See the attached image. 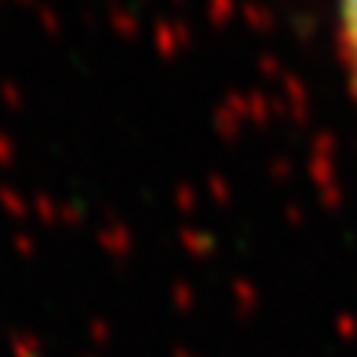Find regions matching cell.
<instances>
[{
  "instance_id": "obj_1",
  "label": "cell",
  "mask_w": 357,
  "mask_h": 357,
  "mask_svg": "<svg viewBox=\"0 0 357 357\" xmlns=\"http://www.w3.org/2000/svg\"><path fill=\"white\" fill-rule=\"evenodd\" d=\"M337 30H341V53H344V66L351 79L357 83V0H341L337 3Z\"/></svg>"
}]
</instances>
